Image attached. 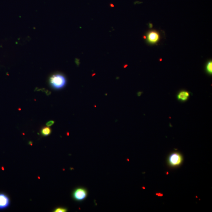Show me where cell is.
Wrapping results in <instances>:
<instances>
[{
  "label": "cell",
  "instance_id": "cell-12",
  "mask_svg": "<svg viewBox=\"0 0 212 212\" xmlns=\"http://www.w3.org/2000/svg\"><path fill=\"white\" fill-rule=\"evenodd\" d=\"M149 27H150V28H152V24H150H150H149Z\"/></svg>",
  "mask_w": 212,
  "mask_h": 212
},
{
  "label": "cell",
  "instance_id": "cell-5",
  "mask_svg": "<svg viewBox=\"0 0 212 212\" xmlns=\"http://www.w3.org/2000/svg\"><path fill=\"white\" fill-rule=\"evenodd\" d=\"M10 204V200L7 195L0 193V209H3L8 207Z\"/></svg>",
  "mask_w": 212,
  "mask_h": 212
},
{
  "label": "cell",
  "instance_id": "cell-7",
  "mask_svg": "<svg viewBox=\"0 0 212 212\" xmlns=\"http://www.w3.org/2000/svg\"><path fill=\"white\" fill-rule=\"evenodd\" d=\"M41 132L42 136H47L51 134V130L49 127H44L42 128Z\"/></svg>",
  "mask_w": 212,
  "mask_h": 212
},
{
  "label": "cell",
  "instance_id": "cell-3",
  "mask_svg": "<svg viewBox=\"0 0 212 212\" xmlns=\"http://www.w3.org/2000/svg\"><path fill=\"white\" fill-rule=\"evenodd\" d=\"M87 196V190L83 188H78L74 191L72 197L76 201H82Z\"/></svg>",
  "mask_w": 212,
  "mask_h": 212
},
{
  "label": "cell",
  "instance_id": "cell-13",
  "mask_svg": "<svg viewBox=\"0 0 212 212\" xmlns=\"http://www.w3.org/2000/svg\"><path fill=\"white\" fill-rule=\"evenodd\" d=\"M29 144H30V145H32V142H31V141H30V142H29Z\"/></svg>",
  "mask_w": 212,
  "mask_h": 212
},
{
  "label": "cell",
  "instance_id": "cell-11",
  "mask_svg": "<svg viewBox=\"0 0 212 212\" xmlns=\"http://www.w3.org/2000/svg\"><path fill=\"white\" fill-rule=\"evenodd\" d=\"M142 92H139L138 93V96H141V94H142Z\"/></svg>",
  "mask_w": 212,
  "mask_h": 212
},
{
  "label": "cell",
  "instance_id": "cell-6",
  "mask_svg": "<svg viewBox=\"0 0 212 212\" xmlns=\"http://www.w3.org/2000/svg\"><path fill=\"white\" fill-rule=\"evenodd\" d=\"M189 96V94L188 92L182 91L179 93L177 97L178 100L182 101H185L188 99Z\"/></svg>",
  "mask_w": 212,
  "mask_h": 212
},
{
  "label": "cell",
  "instance_id": "cell-2",
  "mask_svg": "<svg viewBox=\"0 0 212 212\" xmlns=\"http://www.w3.org/2000/svg\"><path fill=\"white\" fill-rule=\"evenodd\" d=\"M168 161L170 166L176 167L181 164L183 161V157L179 153H173L169 156Z\"/></svg>",
  "mask_w": 212,
  "mask_h": 212
},
{
  "label": "cell",
  "instance_id": "cell-9",
  "mask_svg": "<svg viewBox=\"0 0 212 212\" xmlns=\"http://www.w3.org/2000/svg\"><path fill=\"white\" fill-rule=\"evenodd\" d=\"M67 211V209L65 208L58 207L55 209L54 212H65Z\"/></svg>",
  "mask_w": 212,
  "mask_h": 212
},
{
  "label": "cell",
  "instance_id": "cell-4",
  "mask_svg": "<svg viewBox=\"0 0 212 212\" xmlns=\"http://www.w3.org/2000/svg\"><path fill=\"white\" fill-rule=\"evenodd\" d=\"M146 39L148 43L154 44L158 41L160 39V35L157 31L152 30L148 33Z\"/></svg>",
  "mask_w": 212,
  "mask_h": 212
},
{
  "label": "cell",
  "instance_id": "cell-10",
  "mask_svg": "<svg viewBox=\"0 0 212 212\" xmlns=\"http://www.w3.org/2000/svg\"><path fill=\"white\" fill-rule=\"evenodd\" d=\"M55 122L54 121H52V120H51V121H49V122H47V123H46V125L47 126H52V125H53L54 124Z\"/></svg>",
  "mask_w": 212,
  "mask_h": 212
},
{
  "label": "cell",
  "instance_id": "cell-8",
  "mask_svg": "<svg viewBox=\"0 0 212 212\" xmlns=\"http://www.w3.org/2000/svg\"><path fill=\"white\" fill-rule=\"evenodd\" d=\"M206 69L207 71L209 74L212 73V61H209L208 62L207 65H206Z\"/></svg>",
  "mask_w": 212,
  "mask_h": 212
},
{
  "label": "cell",
  "instance_id": "cell-1",
  "mask_svg": "<svg viewBox=\"0 0 212 212\" xmlns=\"http://www.w3.org/2000/svg\"><path fill=\"white\" fill-rule=\"evenodd\" d=\"M66 83L65 77L61 74L53 75L49 79V83L54 89L60 90L65 87Z\"/></svg>",
  "mask_w": 212,
  "mask_h": 212
}]
</instances>
